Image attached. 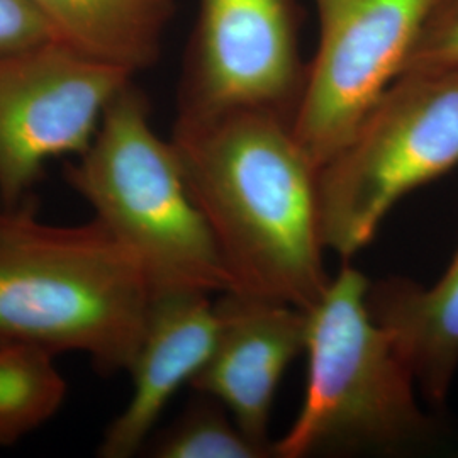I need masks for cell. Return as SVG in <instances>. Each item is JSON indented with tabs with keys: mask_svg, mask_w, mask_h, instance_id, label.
<instances>
[{
	"mask_svg": "<svg viewBox=\"0 0 458 458\" xmlns=\"http://www.w3.org/2000/svg\"><path fill=\"white\" fill-rule=\"evenodd\" d=\"M172 143L233 291L304 311L331 277L318 206V168L278 115L238 113L175 123Z\"/></svg>",
	"mask_w": 458,
	"mask_h": 458,
	"instance_id": "1",
	"label": "cell"
},
{
	"mask_svg": "<svg viewBox=\"0 0 458 458\" xmlns=\"http://www.w3.org/2000/svg\"><path fill=\"white\" fill-rule=\"evenodd\" d=\"M151 301L141 265L96 217L62 226L38 216L33 196L0 204V340L128 372Z\"/></svg>",
	"mask_w": 458,
	"mask_h": 458,
	"instance_id": "2",
	"label": "cell"
},
{
	"mask_svg": "<svg viewBox=\"0 0 458 458\" xmlns=\"http://www.w3.org/2000/svg\"><path fill=\"white\" fill-rule=\"evenodd\" d=\"M369 278L344 263L308 310V386L274 457L399 455L437 438L393 333L369 306Z\"/></svg>",
	"mask_w": 458,
	"mask_h": 458,
	"instance_id": "3",
	"label": "cell"
},
{
	"mask_svg": "<svg viewBox=\"0 0 458 458\" xmlns=\"http://www.w3.org/2000/svg\"><path fill=\"white\" fill-rule=\"evenodd\" d=\"M65 181L136 257L153 297L233 291L175 145L153 130L147 94L132 81L109 102L92 143L68 165Z\"/></svg>",
	"mask_w": 458,
	"mask_h": 458,
	"instance_id": "4",
	"label": "cell"
},
{
	"mask_svg": "<svg viewBox=\"0 0 458 458\" xmlns=\"http://www.w3.org/2000/svg\"><path fill=\"white\" fill-rule=\"evenodd\" d=\"M458 166V68L406 72L318 170L321 236L344 260L394 206Z\"/></svg>",
	"mask_w": 458,
	"mask_h": 458,
	"instance_id": "5",
	"label": "cell"
},
{
	"mask_svg": "<svg viewBox=\"0 0 458 458\" xmlns=\"http://www.w3.org/2000/svg\"><path fill=\"white\" fill-rule=\"evenodd\" d=\"M318 48L308 62L295 138L319 170L406 70L440 0H314Z\"/></svg>",
	"mask_w": 458,
	"mask_h": 458,
	"instance_id": "6",
	"label": "cell"
},
{
	"mask_svg": "<svg viewBox=\"0 0 458 458\" xmlns=\"http://www.w3.org/2000/svg\"><path fill=\"white\" fill-rule=\"evenodd\" d=\"M306 73L299 0H200L175 123L238 113L294 123Z\"/></svg>",
	"mask_w": 458,
	"mask_h": 458,
	"instance_id": "7",
	"label": "cell"
},
{
	"mask_svg": "<svg viewBox=\"0 0 458 458\" xmlns=\"http://www.w3.org/2000/svg\"><path fill=\"white\" fill-rule=\"evenodd\" d=\"M132 77L60 41L0 56V204L33 196L49 160L82 155Z\"/></svg>",
	"mask_w": 458,
	"mask_h": 458,
	"instance_id": "8",
	"label": "cell"
},
{
	"mask_svg": "<svg viewBox=\"0 0 458 458\" xmlns=\"http://www.w3.org/2000/svg\"><path fill=\"white\" fill-rule=\"evenodd\" d=\"M216 310V344L191 387L219 401L250 440L272 450V406L285 370L306 352L308 311L234 291L219 294Z\"/></svg>",
	"mask_w": 458,
	"mask_h": 458,
	"instance_id": "9",
	"label": "cell"
},
{
	"mask_svg": "<svg viewBox=\"0 0 458 458\" xmlns=\"http://www.w3.org/2000/svg\"><path fill=\"white\" fill-rule=\"evenodd\" d=\"M219 329L209 294L155 295L136 353L128 367L131 395L98 443L102 458L143 452L165 408L182 386L192 382L213 352Z\"/></svg>",
	"mask_w": 458,
	"mask_h": 458,
	"instance_id": "10",
	"label": "cell"
},
{
	"mask_svg": "<svg viewBox=\"0 0 458 458\" xmlns=\"http://www.w3.org/2000/svg\"><path fill=\"white\" fill-rule=\"evenodd\" d=\"M369 306L393 333L426 403L442 406L458 370V250L431 287L389 278L370 285Z\"/></svg>",
	"mask_w": 458,
	"mask_h": 458,
	"instance_id": "11",
	"label": "cell"
},
{
	"mask_svg": "<svg viewBox=\"0 0 458 458\" xmlns=\"http://www.w3.org/2000/svg\"><path fill=\"white\" fill-rule=\"evenodd\" d=\"M60 43L132 75L153 65L174 0H28Z\"/></svg>",
	"mask_w": 458,
	"mask_h": 458,
	"instance_id": "12",
	"label": "cell"
},
{
	"mask_svg": "<svg viewBox=\"0 0 458 458\" xmlns=\"http://www.w3.org/2000/svg\"><path fill=\"white\" fill-rule=\"evenodd\" d=\"M55 357L38 344L0 340V446L16 445L62 410L68 384Z\"/></svg>",
	"mask_w": 458,
	"mask_h": 458,
	"instance_id": "13",
	"label": "cell"
},
{
	"mask_svg": "<svg viewBox=\"0 0 458 458\" xmlns=\"http://www.w3.org/2000/svg\"><path fill=\"white\" fill-rule=\"evenodd\" d=\"M143 450L157 458L274 457L270 448L246 437L219 401L202 393H196L174 423L151 435Z\"/></svg>",
	"mask_w": 458,
	"mask_h": 458,
	"instance_id": "14",
	"label": "cell"
},
{
	"mask_svg": "<svg viewBox=\"0 0 458 458\" xmlns=\"http://www.w3.org/2000/svg\"><path fill=\"white\" fill-rule=\"evenodd\" d=\"M448 68H458V0H440L403 73Z\"/></svg>",
	"mask_w": 458,
	"mask_h": 458,
	"instance_id": "15",
	"label": "cell"
},
{
	"mask_svg": "<svg viewBox=\"0 0 458 458\" xmlns=\"http://www.w3.org/2000/svg\"><path fill=\"white\" fill-rule=\"evenodd\" d=\"M58 41L28 0H0V56Z\"/></svg>",
	"mask_w": 458,
	"mask_h": 458,
	"instance_id": "16",
	"label": "cell"
}]
</instances>
